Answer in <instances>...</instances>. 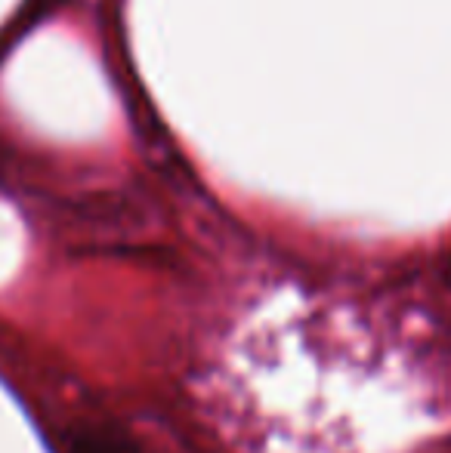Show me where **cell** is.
<instances>
[{"label": "cell", "mask_w": 451, "mask_h": 453, "mask_svg": "<svg viewBox=\"0 0 451 453\" xmlns=\"http://www.w3.org/2000/svg\"><path fill=\"white\" fill-rule=\"evenodd\" d=\"M72 453H130L124 441L105 435V432H87L72 438Z\"/></svg>", "instance_id": "1"}]
</instances>
